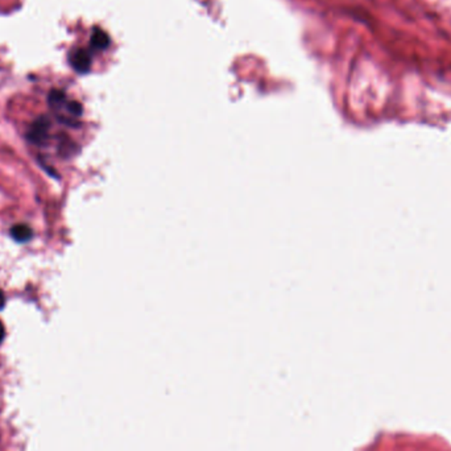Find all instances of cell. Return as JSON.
Returning <instances> with one entry per match:
<instances>
[{
    "mask_svg": "<svg viewBox=\"0 0 451 451\" xmlns=\"http://www.w3.org/2000/svg\"><path fill=\"white\" fill-rule=\"evenodd\" d=\"M50 130V121L48 117H40L32 123L30 131H28V139L33 144H43L48 139Z\"/></svg>",
    "mask_w": 451,
    "mask_h": 451,
    "instance_id": "7a4b0ae2",
    "label": "cell"
},
{
    "mask_svg": "<svg viewBox=\"0 0 451 451\" xmlns=\"http://www.w3.org/2000/svg\"><path fill=\"white\" fill-rule=\"evenodd\" d=\"M4 337H6V328H4L3 322L0 321V345H1V342L4 341Z\"/></svg>",
    "mask_w": 451,
    "mask_h": 451,
    "instance_id": "8992f818",
    "label": "cell"
},
{
    "mask_svg": "<svg viewBox=\"0 0 451 451\" xmlns=\"http://www.w3.org/2000/svg\"><path fill=\"white\" fill-rule=\"evenodd\" d=\"M69 62L77 73L86 74L90 72L92 57L86 49H75L69 56Z\"/></svg>",
    "mask_w": 451,
    "mask_h": 451,
    "instance_id": "3957f363",
    "label": "cell"
},
{
    "mask_svg": "<svg viewBox=\"0 0 451 451\" xmlns=\"http://www.w3.org/2000/svg\"><path fill=\"white\" fill-rule=\"evenodd\" d=\"M4 305H6V296H4V293L0 290V310L4 308Z\"/></svg>",
    "mask_w": 451,
    "mask_h": 451,
    "instance_id": "52a82bcc",
    "label": "cell"
},
{
    "mask_svg": "<svg viewBox=\"0 0 451 451\" xmlns=\"http://www.w3.org/2000/svg\"><path fill=\"white\" fill-rule=\"evenodd\" d=\"M49 107L53 110L54 115L60 121L73 124V119H77L82 115V106L77 101H70L66 94L62 90H54L49 92L48 97Z\"/></svg>",
    "mask_w": 451,
    "mask_h": 451,
    "instance_id": "6da1fadb",
    "label": "cell"
},
{
    "mask_svg": "<svg viewBox=\"0 0 451 451\" xmlns=\"http://www.w3.org/2000/svg\"><path fill=\"white\" fill-rule=\"evenodd\" d=\"M90 46L94 50H105L110 46L108 34L101 28H95L91 33Z\"/></svg>",
    "mask_w": 451,
    "mask_h": 451,
    "instance_id": "277c9868",
    "label": "cell"
},
{
    "mask_svg": "<svg viewBox=\"0 0 451 451\" xmlns=\"http://www.w3.org/2000/svg\"><path fill=\"white\" fill-rule=\"evenodd\" d=\"M11 237L19 243H27L32 239L33 231L28 225H15L11 228Z\"/></svg>",
    "mask_w": 451,
    "mask_h": 451,
    "instance_id": "5b68a950",
    "label": "cell"
}]
</instances>
